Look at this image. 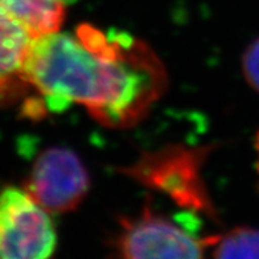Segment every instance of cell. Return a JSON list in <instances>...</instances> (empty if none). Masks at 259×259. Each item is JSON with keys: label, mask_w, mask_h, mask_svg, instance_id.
Wrapping results in <instances>:
<instances>
[{"label": "cell", "mask_w": 259, "mask_h": 259, "mask_svg": "<svg viewBox=\"0 0 259 259\" xmlns=\"http://www.w3.org/2000/svg\"><path fill=\"white\" fill-rule=\"evenodd\" d=\"M24 75L37 93L27 113H61L81 105L113 128L140 122L168 83L163 62L147 42L90 23L78 25L74 33L33 37Z\"/></svg>", "instance_id": "cell-1"}, {"label": "cell", "mask_w": 259, "mask_h": 259, "mask_svg": "<svg viewBox=\"0 0 259 259\" xmlns=\"http://www.w3.org/2000/svg\"><path fill=\"white\" fill-rule=\"evenodd\" d=\"M213 146L168 144L144 152L118 170L138 184L164 194L180 208L213 219L214 205L202 178V168Z\"/></svg>", "instance_id": "cell-2"}, {"label": "cell", "mask_w": 259, "mask_h": 259, "mask_svg": "<svg viewBox=\"0 0 259 259\" xmlns=\"http://www.w3.org/2000/svg\"><path fill=\"white\" fill-rule=\"evenodd\" d=\"M57 233L51 213L25 188L0 191V259H51Z\"/></svg>", "instance_id": "cell-3"}, {"label": "cell", "mask_w": 259, "mask_h": 259, "mask_svg": "<svg viewBox=\"0 0 259 259\" xmlns=\"http://www.w3.org/2000/svg\"><path fill=\"white\" fill-rule=\"evenodd\" d=\"M116 247L120 259H205L214 238L201 239L170 219L146 208L120 221Z\"/></svg>", "instance_id": "cell-4"}, {"label": "cell", "mask_w": 259, "mask_h": 259, "mask_svg": "<svg viewBox=\"0 0 259 259\" xmlns=\"http://www.w3.org/2000/svg\"><path fill=\"white\" fill-rule=\"evenodd\" d=\"M24 188L49 213H68L89 193L90 175L74 151L49 147L33 163Z\"/></svg>", "instance_id": "cell-5"}, {"label": "cell", "mask_w": 259, "mask_h": 259, "mask_svg": "<svg viewBox=\"0 0 259 259\" xmlns=\"http://www.w3.org/2000/svg\"><path fill=\"white\" fill-rule=\"evenodd\" d=\"M33 36L0 10V105L14 102L29 90L24 69Z\"/></svg>", "instance_id": "cell-6"}, {"label": "cell", "mask_w": 259, "mask_h": 259, "mask_svg": "<svg viewBox=\"0 0 259 259\" xmlns=\"http://www.w3.org/2000/svg\"><path fill=\"white\" fill-rule=\"evenodd\" d=\"M75 0H0V10L14 17L33 37L60 31L66 8Z\"/></svg>", "instance_id": "cell-7"}, {"label": "cell", "mask_w": 259, "mask_h": 259, "mask_svg": "<svg viewBox=\"0 0 259 259\" xmlns=\"http://www.w3.org/2000/svg\"><path fill=\"white\" fill-rule=\"evenodd\" d=\"M213 259H259V229L234 228L215 237Z\"/></svg>", "instance_id": "cell-8"}, {"label": "cell", "mask_w": 259, "mask_h": 259, "mask_svg": "<svg viewBox=\"0 0 259 259\" xmlns=\"http://www.w3.org/2000/svg\"><path fill=\"white\" fill-rule=\"evenodd\" d=\"M242 72L247 83L259 93V37L250 42L243 53Z\"/></svg>", "instance_id": "cell-9"}, {"label": "cell", "mask_w": 259, "mask_h": 259, "mask_svg": "<svg viewBox=\"0 0 259 259\" xmlns=\"http://www.w3.org/2000/svg\"><path fill=\"white\" fill-rule=\"evenodd\" d=\"M255 150H256V154H258V157H259V133L256 134V137H255ZM258 165H259V160H258Z\"/></svg>", "instance_id": "cell-10"}]
</instances>
